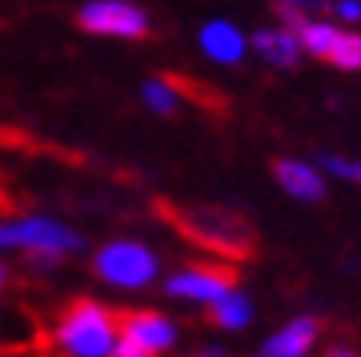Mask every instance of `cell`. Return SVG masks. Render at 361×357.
Wrapping results in <instances>:
<instances>
[{"mask_svg":"<svg viewBox=\"0 0 361 357\" xmlns=\"http://www.w3.org/2000/svg\"><path fill=\"white\" fill-rule=\"evenodd\" d=\"M237 285L233 281V273H225V269L217 265H185L177 269V273H169L165 281H161V289H165L173 301H189V305H213L217 297H225Z\"/></svg>","mask_w":361,"mask_h":357,"instance_id":"obj_6","label":"cell"},{"mask_svg":"<svg viewBox=\"0 0 361 357\" xmlns=\"http://www.w3.org/2000/svg\"><path fill=\"white\" fill-rule=\"evenodd\" d=\"M325 357H357V349H349V345H334Z\"/></svg>","mask_w":361,"mask_h":357,"instance_id":"obj_18","label":"cell"},{"mask_svg":"<svg viewBox=\"0 0 361 357\" xmlns=\"http://www.w3.org/2000/svg\"><path fill=\"white\" fill-rule=\"evenodd\" d=\"M121 337L141 345L149 357H169L180 345V325L169 313H157V309H133V313L121 317Z\"/></svg>","mask_w":361,"mask_h":357,"instance_id":"obj_7","label":"cell"},{"mask_svg":"<svg viewBox=\"0 0 361 357\" xmlns=\"http://www.w3.org/2000/svg\"><path fill=\"white\" fill-rule=\"evenodd\" d=\"M4 281H8V265L0 261V289H4Z\"/></svg>","mask_w":361,"mask_h":357,"instance_id":"obj_19","label":"cell"},{"mask_svg":"<svg viewBox=\"0 0 361 357\" xmlns=\"http://www.w3.org/2000/svg\"><path fill=\"white\" fill-rule=\"evenodd\" d=\"M209 313H213V325L225 333H241L253 321V297L241 289V285H233L225 297H217L213 305H209Z\"/></svg>","mask_w":361,"mask_h":357,"instance_id":"obj_12","label":"cell"},{"mask_svg":"<svg viewBox=\"0 0 361 357\" xmlns=\"http://www.w3.org/2000/svg\"><path fill=\"white\" fill-rule=\"evenodd\" d=\"M189 357H229V349H221V345H201V349H193Z\"/></svg>","mask_w":361,"mask_h":357,"instance_id":"obj_17","label":"cell"},{"mask_svg":"<svg viewBox=\"0 0 361 357\" xmlns=\"http://www.w3.org/2000/svg\"><path fill=\"white\" fill-rule=\"evenodd\" d=\"M317 165L329 173V177H341L349 185H361V157H334V153H322Z\"/></svg>","mask_w":361,"mask_h":357,"instance_id":"obj_14","label":"cell"},{"mask_svg":"<svg viewBox=\"0 0 361 357\" xmlns=\"http://www.w3.org/2000/svg\"><path fill=\"white\" fill-rule=\"evenodd\" d=\"M249 52H257L261 64H269V68H297L305 49H301V40L289 25H261L253 37H249Z\"/></svg>","mask_w":361,"mask_h":357,"instance_id":"obj_11","label":"cell"},{"mask_svg":"<svg viewBox=\"0 0 361 357\" xmlns=\"http://www.w3.org/2000/svg\"><path fill=\"white\" fill-rule=\"evenodd\" d=\"M285 25L297 32L301 49L317 56V61L334 64L341 73H361V37L353 28H341L337 20H325V16H289Z\"/></svg>","mask_w":361,"mask_h":357,"instance_id":"obj_4","label":"cell"},{"mask_svg":"<svg viewBox=\"0 0 361 357\" xmlns=\"http://www.w3.org/2000/svg\"><path fill=\"white\" fill-rule=\"evenodd\" d=\"M273 181H277V189H285V197H293V201H322L325 197V169L313 165V161H301V157H281V161H273Z\"/></svg>","mask_w":361,"mask_h":357,"instance_id":"obj_10","label":"cell"},{"mask_svg":"<svg viewBox=\"0 0 361 357\" xmlns=\"http://www.w3.org/2000/svg\"><path fill=\"white\" fill-rule=\"evenodd\" d=\"M109 357H149V353H145L141 345H133L129 337H121V341L113 345V353H109Z\"/></svg>","mask_w":361,"mask_h":357,"instance_id":"obj_16","label":"cell"},{"mask_svg":"<svg viewBox=\"0 0 361 357\" xmlns=\"http://www.w3.org/2000/svg\"><path fill=\"white\" fill-rule=\"evenodd\" d=\"M197 49H201V56H205V61L221 64V68H233V64L245 61L249 37L233 25V20L217 16V20H205V25L197 28Z\"/></svg>","mask_w":361,"mask_h":357,"instance_id":"obj_8","label":"cell"},{"mask_svg":"<svg viewBox=\"0 0 361 357\" xmlns=\"http://www.w3.org/2000/svg\"><path fill=\"white\" fill-rule=\"evenodd\" d=\"M317 333H322L317 317L297 313V317H289L277 333H269V337L253 349V357H310L313 345H317Z\"/></svg>","mask_w":361,"mask_h":357,"instance_id":"obj_9","label":"cell"},{"mask_svg":"<svg viewBox=\"0 0 361 357\" xmlns=\"http://www.w3.org/2000/svg\"><path fill=\"white\" fill-rule=\"evenodd\" d=\"M52 341L65 357H109L113 345L121 341V317L101 301L80 297V301L61 309Z\"/></svg>","mask_w":361,"mask_h":357,"instance_id":"obj_2","label":"cell"},{"mask_svg":"<svg viewBox=\"0 0 361 357\" xmlns=\"http://www.w3.org/2000/svg\"><path fill=\"white\" fill-rule=\"evenodd\" d=\"M77 25L89 37H109V40L149 37V13L133 0H85L77 8Z\"/></svg>","mask_w":361,"mask_h":357,"instance_id":"obj_5","label":"cell"},{"mask_svg":"<svg viewBox=\"0 0 361 357\" xmlns=\"http://www.w3.org/2000/svg\"><path fill=\"white\" fill-rule=\"evenodd\" d=\"M329 13L337 16V25H361V0H334Z\"/></svg>","mask_w":361,"mask_h":357,"instance_id":"obj_15","label":"cell"},{"mask_svg":"<svg viewBox=\"0 0 361 357\" xmlns=\"http://www.w3.org/2000/svg\"><path fill=\"white\" fill-rule=\"evenodd\" d=\"M92 273L113 289L137 294V289H149V285L161 281V253L145 241L116 237V241H104L92 253Z\"/></svg>","mask_w":361,"mask_h":357,"instance_id":"obj_3","label":"cell"},{"mask_svg":"<svg viewBox=\"0 0 361 357\" xmlns=\"http://www.w3.org/2000/svg\"><path fill=\"white\" fill-rule=\"evenodd\" d=\"M85 249L73 225L49 217V213H20V217H0V253H25L32 269H52L56 261H68Z\"/></svg>","mask_w":361,"mask_h":357,"instance_id":"obj_1","label":"cell"},{"mask_svg":"<svg viewBox=\"0 0 361 357\" xmlns=\"http://www.w3.org/2000/svg\"><path fill=\"white\" fill-rule=\"evenodd\" d=\"M141 101H145V109H149V113L173 116L180 109V89L173 85V80H165V77H149L141 85Z\"/></svg>","mask_w":361,"mask_h":357,"instance_id":"obj_13","label":"cell"}]
</instances>
